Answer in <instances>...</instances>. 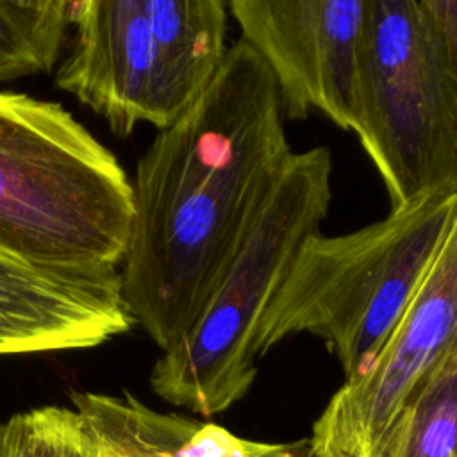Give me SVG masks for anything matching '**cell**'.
I'll return each instance as SVG.
<instances>
[{"instance_id":"cell-1","label":"cell","mask_w":457,"mask_h":457,"mask_svg":"<svg viewBox=\"0 0 457 457\" xmlns=\"http://www.w3.org/2000/svg\"><path fill=\"white\" fill-rule=\"evenodd\" d=\"M282 116L273 71L237 39L139 159L120 289L162 352L198 320L278 184L293 155Z\"/></svg>"},{"instance_id":"cell-3","label":"cell","mask_w":457,"mask_h":457,"mask_svg":"<svg viewBox=\"0 0 457 457\" xmlns=\"http://www.w3.org/2000/svg\"><path fill=\"white\" fill-rule=\"evenodd\" d=\"M457 212V193L432 195L341 236H311L270 300L255 357L289 336L321 337L345 380L382 348L414 296Z\"/></svg>"},{"instance_id":"cell-2","label":"cell","mask_w":457,"mask_h":457,"mask_svg":"<svg viewBox=\"0 0 457 457\" xmlns=\"http://www.w3.org/2000/svg\"><path fill=\"white\" fill-rule=\"evenodd\" d=\"M132 182L62 105L0 91V257L55 273L118 270Z\"/></svg>"},{"instance_id":"cell-13","label":"cell","mask_w":457,"mask_h":457,"mask_svg":"<svg viewBox=\"0 0 457 457\" xmlns=\"http://www.w3.org/2000/svg\"><path fill=\"white\" fill-rule=\"evenodd\" d=\"M11 421L14 457H100L95 432L77 409L46 405L14 414Z\"/></svg>"},{"instance_id":"cell-16","label":"cell","mask_w":457,"mask_h":457,"mask_svg":"<svg viewBox=\"0 0 457 457\" xmlns=\"http://www.w3.org/2000/svg\"><path fill=\"white\" fill-rule=\"evenodd\" d=\"M25 2H30V4H37L36 0H25ZM37 5H41V4H37ZM43 7H45V5H43Z\"/></svg>"},{"instance_id":"cell-6","label":"cell","mask_w":457,"mask_h":457,"mask_svg":"<svg viewBox=\"0 0 457 457\" xmlns=\"http://www.w3.org/2000/svg\"><path fill=\"white\" fill-rule=\"evenodd\" d=\"M357 100L391 209L457 193V79L418 0H366Z\"/></svg>"},{"instance_id":"cell-14","label":"cell","mask_w":457,"mask_h":457,"mask_svg":"<svg viewBox=\"0 0 457 457\" xmlns=\"http://www.w3.org/2000/svg\"><path fill=\"white\" fill-rule=\"evenodd\" d=\"M457 79V0H418Z\"/></svg>"},{"instance_id":"cell-9","label":"cell","mask_w":457,"mask_h":457,"mask_svg":"<svg viewBox=\"0 0 457 457\" xmlns=\"http://www.w3.org/2000/svg\"><path fill=\"white\" fill-rule=\"evenodd\" d=\"M132 325L120 268L55 273L0 257V355L89 348Z\"/></svg>"},{"instance_id":"cell-4","label":"cell","mask_w":457,"mask_h":457,"mask_svg":"<svg viewBox=\"0 0 457 457\" xmlns=\"http://www.w3.org/2000/svg\"><path fill=\"white\" fill-rule=\"evenodd\" d=\"M332 200V154L293 152L248 237L193 327L155 361L152 391L200 416L223 412L252 387L257 325Z\"/></svg>"},{"instance_id":"cell-15","label":"cell","mask_w":457,"mask_h":457,"mask_svg":"<svg viewBox=\"0 0 457 457\" xmlns=\"http://www.w3.org/2000/svg\"><path fill=\"white\" fill-rule=\"evenodd\" d=\"M36 2L59 12L64 18L66 25H75L84 4V0H36Z\"/></svg>"},{"instance_id":"cell-5","label":"cell","mask_w":457,"mask_h":457,"mask_svg":"<svg viewBox=\"0 0 457 457\" xmlns=\"http://www.w3.org/2000/svg\"><path fill=\"white\" fill-rule=\"evenodd\" d=\"M227 0H84L55 84L129 136L177 120L227 54Z\"/></svg>"},{"instance_id":"cell-7","label":"cell","mask_w":457,"mask_h":457,"mask_svg":"<svg viewBox=\"0 0 457 457\" xmlns=\"http://www.w3.org/2000/svg\"><path fill=\"white\" fill-rule=\"evenodd\" d=\"M457 346V212L428 271L371 362L332 395L312 457H370L398 412Z\"/></svg>"},{"instance_id":"cell-8","label":"cell","mask_w":457,"mask_h":457,"mask_svg":"<svg viewBox=\"0 0 457 457\" xmlns=\"http://www.w3.org/2000/svg\"><path fill=\"white\" fill-rule=\"evenodd\" d=\"M241 41L273 71L287 118L323 114L357 134L366 0H227Z\"/></svg>"},{"instance_id":"cell-10","label":"cell","mask_w":457,"mask_h":457,"mask_svg":"<svg viewBox=\"0 0 457 457\" xmlns=\"http://www.w3.org/2000/svg\"><path fill=\"white\" fill-rule=\"evenodd\" d=\"M71 400L91 425L100 457H212L198 420L157 412L130 393H73ZM296 457H312L309 446Z\"/></svg>"},{"instance_id":"cell-12","label":"cell","mask_w":457,"mask_h":457,"mask_svg":"<svg viewBox=\"0 0 457 457\" xmlns=\"http://www.w3.org/2000/svg\"><path fill=\"white\" fill-rule=\"evenodd\" d=\"M66 27L62 16L48 7L0 0V82L50 71Z\"/></svg>"},{"instance_id":"cell-11","label":"cell","mask_w":457,"mask_h":457,"mask_svg":"<svg viewBox=\"0 0 457 457\" xmlns=\"http://www.w3.org/2000/svg\"><path fill=\"white\" fill-rule=\"evenodd\" d=\"M370 457H457V346L411 396Z\"/></svg>"}]
</instances>
